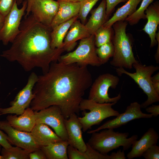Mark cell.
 I'll return each mask as SVG.
<instances>
[{
    "mask_svg": "<svg viewBox=\"0 0 159 159\" xmlns=\"http://www.w3.org/2000/svg\"><path fill=\"white\" fill-rule=\"evenodd\" d=\"M92 84V75L87 66L53 62L47 72L38 76L30 107L37 111L56 105L67 119L71 114L79 113L85 92Z\"/></svg>",
    "mask_w": 159,
    "mask_h": 159,
    "instance_id": "6da1fadb",
    "label": "cell"
},
{
    "mask_svg": "<svg viewBox=\"0 0 159 159\" xmlns=\"http://www.w3.org/2000/svg\"><path fill=\"white\" fill-rule=\"evenodd\" d=\"M19 29L11 47L0 56L10 62H17L26 72L37 67L43 73L47 72L51 63L57 61L65 51L63 47L51 48L52 29L38 21L32 14L21 22Z\"/></svg>",
    "mask_w": 159,
    "mask_h": 159,
    "instance_id": "7a4b0ae2",
    "label": "cell"
},
{
    "mask_svg": "<svg viewBox=\"0 0 159 159\" xmlns=\"http://www.w3.org/2000/svg\"><path fill=\"white\" fill-rule=\"evenodd\" d=\"M127 24L126 21H121L112 25L114 34L112 42L114 52L110 64L116 68L130 69L137 61L132 51V42L126 33Z\"/></svg>",
    "mask_w": 159,
    "mask_h": 159,
    "instance_id": "3957f363",
    "label": "cell"
},
{
    "mask_svg": "<svg viewBox=\"0 0 159 159\" xmlns=\"http://www.w3.org/2000/svg\"><path fill=\"white\" fill-rule=\"evenodd\" d=\"M91 134L87 143L94 149L105 155L120 146L122 147L124 151L128 150L138 137L137 135H134L128 138V132H115L111 129H103L100 132Z\"/></svg>",
    "mask_w": 159,
    "mask_h": 159,
    "instance_id": "277c9868",
    "label": "cell"
},
{
    "mask_svg": "<svg viewBox=\"0 0 159 159\" xmlns=\"http://www.w3.org/2000/svg\"><path fill=\"white\" fill-rule=\"evenodd\" d=\"M132 66L135 69V72H129L123 68H116L115 69L118 75L125 74L132 78L147 95V100L140 104L141 108H145L159 101V94L154 89L151 80L152 75L159 69V67L152 65L147 66L138 61L134 63Z\"/></svg>",
    "mask_w": 159,
    "mask_h": 159,
    "instance_id": "5b68a950",
    "label": "cell"
},
{
    "mask_svg": "<svg viewBox=\"0 0 159 159\" xmlns=\"http://www.w3.org/2000/svg\"><path fill=\"white\" fill-rule=\"evenodd\" d=\"M117 102L100 103L88 99H83L79 106L83 111V116L78 117L84 132L92 126L98 125L105 119L110 117L116 116L120 113L112 108Z\"/></svg>",
    "mask_w": 159,
    "mask_h": 159,
    "instance_id": "8992f818",
    "label": "cell"
},
{
    "mask_svg": "<svg viewBox=\"0 0 159 159\" xmlns=\"http://www.w3.org/2000/svg\"><path fill=\"white\" fill-rule=\"evenodd\" d=\"M94 35L80 40L77 48L74 51L61 56L58 61L66 64L76 63L81 66L88 65L99 67L102 63L96 52Z\"/></svg>",
    "mask_w": 159,
    "mask_h": 159,
    "instance_id": "52a82bcc",
    "label": "cell"
},
{
    "mask_svg": "<svg viewBox=\"0 0 159 159\" xmlns=\"http://www.w3.org/2000/svg\"><path fill=\"white\" fill-rule=\"evenodd\" d=\"M119 81L118 77L110 73L100 75L91 86L88 99L100 103L117 102L121 98L120 93L110 97L108 92L110 88L115 89Z\"/></svg>",
    "mask_w": 159,
    "mask_h": 159,
    "instance_id": "ba28073f",
    "label": "cell"
},
{
    "mask_svg": "<svg viewBox=\"0 0 159 159\" xmlns=\"http://www.w3.org/2000/svg\"><path fill=\"white\" fill-rule=\"evenodd\" d=\"M22 3V7L19 9L16 0H14L11 10L5 16L3 27L0 31V41L4 45L12 43L20 32L21 21L27 6L26 0Z\"/></svg>",
    "mask_w": 159,
    "mask_h": 159,
    "instance_id": "9c48e42d",
    "label": "cell"
},
{
    "mask_svg": "<svg viewBox=\"0 0 159 159\" xmlns=\"http://www.w3.org/2000/svg\"><path fill=\"white\" fill-rule=\"evenodd\" d=\"M38 76L34 72L31 73L26 85L18 92L14 100L10 102V106L0 108V116L8 114L19 115L29 107L34 97L33 90L37 81Z\"/></svg>",
    "mask_w": 159,
    "mask_h": 159,
    "instance_id": "30bf717a",
    "label": "cell"
},
{
    "mask_svg": "<svg viewBox=\"0 0 159 159\" xmlns=\"http://www.w3.org/2000/svg\"><path fill=\"white\" fill-rule=\"evenodd\" d=\"M34 111L36 124L43 123L50 126L63 140H68L64 122L65 118L58 106L52 105L39 111Z\"/></svg>",
    "mask_w": 159,
    "mask_h": 159,
    "instance_id": "8fae6325",
    "label": "cell"
},
{
    "mask_svg": "<svg viewBox=\"0 0 159 159\" xmlns=\"http://www.w3.org/2000/svg\"><path fill=\"white\" fill-rule=\"evenodd\" d=\"M59 3L57 1L32 0L27 4L25 17H27L31 12L38 21L50 27L51 23L57 11Z\"/></svg>",
    "mask_w": 159,
    "mask_h": 159,
    "instance_id": "7c38bea8",
    "label": "cell"
},
{
    "mask_svg": "<svg viewBox=\"0 0 159 159\" xmlns=\"http://www.w3.org/2000/svg\"><path fill=\"white\" fill-rule=\"evenodd\" d=\"M140 104L137 102L131 103L123 113L119 114L116 118L107 121L97 128L88 131L91 134L105 129H114L125 125L130 121L140 118H150L151 114L143 113L141 110Z\"/></svg>",
    "mask_w": 159,
    "mask_h": 159,
    "instance_id": "4fadbf2b",
    "label": "cell"
},
{
    "mask_svg": "<svg viewBox=\"0 0 159 159\" xmlns=\"http://www.w3.org/2000/svg\"><path fill=\"white\" fill-rule=\"evenodd\" d=\"M0 128L6 134L11 144L30 152L41 148L30 132L20 131L12 127L6 120L0 121Z\"/></svg>",
    "mask_w": 159,
    "mask_h": 159,
    "instance_id": "5bb4252c",
    "label": "cell"
},
{
    "mask_svg": "<svg viewBox=\"0 0 159 159\" xmlns=\"http://www.w3.org/2000/svg\"><path fill=\"white\" fill-rule=\"evenodd\" d=\"M64 122L67 131L69 145L83 152L87 148L83 138L82 126L76 114H71Z\"/></svg>",
    "mask_w": 159,
    "mask_h": 159,
    "instance_id": "9a60e30c",
    "label": "cell"
},
{
    "mask_svg": "<svg viewBox=\"0 0 159 159\" xmlns=\"http://www.w3.org/2000/svg\"><path fill=\"white\" fill-rule=\"evenodd\" d=\"M159 137L154 129L150 128L139 140H135L132 143V149L127 155L128 159L140 157L148 148L156 145Z\"/></svg>",
    "mask_w": 159,
    "mask_h": 159,
    "instance_id": "2e32d148",
    "label": "cell"
},
{
    "mask_svg": "<svg viewBox=\"0 0 159 159\" xmlns=\"http://www.w3.org/2000/svg\"><path fill=\"white\" fill-rule=\"evenodd\" d=\"M11 114L6 117V120L14 128L21 131L30 132L36 124L34 111L30 107L18 115Z\"/></svg>",
    "mask_w": 159,
    "mask_h": 159,
    "instance_id": "e0dca14e",
    "label": "cell"
},
{
    "mask_svg": "<svg viewBox=\"0 0 159 159\" xmlns=\"http://www.w3.org/2000/svg\"><path fill=\"white\" fill-rule=\"evenodd\" d=\"M147 22L142 30L149 36L150 39V47L156 45L158 42L156 38V31L159 24V2L150 4L145 11Z\"/></svg>",
    "mask_w": 159,
    "mask_h": 159,
    "instance_id": "ac0fdd59",
    "label": "cell"
},
{
    "mask_svg": "<svg viewBox=\"0 0 159 159\" xmlns=\"http://www.w3.org/2000/svg\"><path fill=\"white\" fill-rule=\"evenodd\" d=\"M85 24L77 20L70 26L64 40L63 48L69 52L77 44V41L91 35Z\"/></svg>",
    "mask_w": 159,
    "mask_h": 159,
    "instance_id": "d6986e66",
    "label": "cell"
},
{
    "mask_svg": "<svg viewBox=\"0 0 159 159\" xmlns=\"http://www.w3.org/2000/svg\"><path fill=\"white\" fill-rule=\"evenodd\" d=\"M57 11L50 26L52 29L56 26L78 15L80 2L58 1Z\"/></svg>",
    "mask_w": 159,
    "mask_h": 159,
    "instance_id": "ffe728a7",
    "label": "cell"
},
{
    "mask_svg": "<svg viewBox=\"0 0 159 159\" xmlns=\"http://www.w3.org/2000/svg\"><path fill=\"white\" fill-rule=\"evenodd\" d=\"M30 132L41 147L63 140L49 126L43 123L36 124Z\"/></svg>",
    "mask_w": 159,
    "mask_h": 159,
    "instance_id": "44dd1931",
    "label": "cell"
},
{
    "mask_svg": "<svg viewBox=\"0 0 159 159\" xmlns=\"http://www.w3.org/2000/svg\"><path fill=\"white\" fill-rule=\"evenodd\" d=\"M106 11V1L102 0L98 6L91 11V16L85 24L91 35H94L97 30L109 19Z\"/></svg>",
    "mask_w": 159,
    "mask_h": 159,
    "instance_id": "7402d4cb",
    "label": "cell"
},
{
    "mask_svg": "<svg viewBox=\"0 0 159 159\" xmlns=\"http://www.w3.org/2000/svg\"><path fill=\"white\" fill-rule=\"evenodd\" d=\"M142 0H128L125 4L119 8L113 16L102 25L106 27H112L115 22L125 21L126 18L132 15L137 10V7Z\"/></svg>",
    "mask_w": 159,
    "mask_h": 159,
    "instance_id": "603a6c76",
    "label": "cell"
},
{
    "mask_svg": "<svg viewBox=\"0 0 159 159\" xmlns=\"http://www.w3.org/2000/svg\"><path fill=\"white\" fill-rule=\"evenodd\" d=\"M78 16L55 26L51 33V46L53 49L63 48L64 40L72 23L77 19Z\"/></svg>",
    "mask_w": 159,
    "mask_h": 159,
    "instance_id": "cb8c5ba5",
    "label": "cell"
},
{
    "mask_svg": "<svg viewBox=\"0 0 159 159\" xmlns=\"http://www.w3.org/2000/svg\"><path fill=\"white\" fill-rule=\"evenodd\" d=\"M69 143L64 140L42 147L46 159H68L67 149Z\"/></svg>",
    "mask_w": 159,
    "mask_h": 159,
    "instance_id": "d4e9b609",
    "label": "cell"
},
{
    "mask_svg": "<svg viewBox=\"0 0 159 159\" xmlns=\"http://www.w3.org/2000/svg\"><path fill=\"white\" fill-rule=\"evenodd\" d=\"M87 148L83 152L69 145L67 153L69 159H110V155L102 154L86 143Z\"/></svg>",
    "mask_w": 159,
    "mask_h": 159,
    "instance_id": "484cf974",
    "label": "cell"
},
{
    "mask_svg": "<svg viewBox=\"0 0 159 159\" xmlns=\"http://www.w3.org/2000/svg\"><path fill=\"white\" fill-rule=\"evenodd\" d=\"M1 153L3 159H29L30 152L19 147L12 146L9 148L3 147Z\"/></svg>",
    "mask_w": 159,
    "mask_h": 159,
    "instance_id": "4316f807",
    "label": "cell"
},
{
    "mask_svg": "<svg viewBox=\"0 0 159 159\" xmlns=\"http://www.w3.org/2000/svg\"><path fill=\"white\" fill-rule=\"evenodd\" d=\"M114 34V30L112 27L102 26L94 34L95 46L98 47L103 44L112 42Z\"/></svg>",
    "mask_w": 159,
    "mask_h": 159,
    "instance_id": "83f0119b",
    "label": "cell"
},
{
    "mask_svg": "<svg viewBox=\"0 0 159 159\" xmlns=\"http://www.w3.org/2000/svg\"><path fill=\"white\" fill-rule=\"evenodd\" d=\"M153 1L142 0L139 7L132 15L127 17L125 21L132 26L137 24L141 19H146L145 11Z\"/></svg>",
    "mask_w": 159,
    "mask_h": 159,
    "instance_id": "f1b7e54d",
    "label": "cell"
},
{
    "mask_svg": "<svg viewBox=\"0 0 159 159\" xmlns=\"http://www.w3.org/2000/svg\"><path fill=\"white\" fill-rule=\"evenodd\" d=\"M96 54L102 64L107 62L113 55L114 48L112 42L96 48Z\"/></svg>",
    "mask_w": 159,
    "mask_h": 159,
    "instance_id": "f546056e",
    "label": "cell"
},
{
    "mask_svg": "<svg viewBox=\"0 0 159 159\" xmlns=\"http://www.w3.org/2000/svg\"><path fill=\"white\" fill-rule=\"evenodd\" d=\"M100 0H83L80 3L78 18L81 22L85 24L88 14L97 2Z\"/></svg>",
    "mask_w": 159,
    "mask_h": 159,
    "instance_id": "4dcf8cb0",
    "label": "cell"
},
{
    "mask_svg": "<svg viewBox=\"0 0 159 159\" xmlns=\"http://www.w3.org/2000/svg\"><path fill=\"white\" fill-rule=\"evenodd\" d=\"M142 156L145 159H159V146L156 145L151 146L144 152Z\"/></svg>",
    "mask_w": 159,
    "mask_h": 159,
    "instance_id": "1f68e13d",
    "label": "cell"
},
{
    "mask_svg": "<svg viewBox=\"0 0 159 159\" xmlns=\"http://www.w3.org/2000/svg\"><path fill=\"white\" fill-rule=\"evenodd\" d=\"M14 0H0V13L5 16L10 11Z\"/></svg>",
    "mask_w": 159,
    "mask_h": 159,
    "instance_id": "d6a6232c",
    "label": "cell"
},
{
    "mask_svg": "<svg viewBox=\"0 0 159 159\" xmlns=\"http://www.w3.org/2000/svg\"><path fill=\"white\" fill-rule=\"evenodd\" d=\"M106 1V14L109 17L115 8L118 4L126 2L128 0H105Z\"/></svg>",
    "mask_w": 159,
    "mask_h": 159,
    "instance_id": "836d02e7",
    "label": "cell"
},
{
    "mask_svg": "<svg viewBox=\"0 0 159 159\" xmlns=\"http://www.w3.org/2000/svg\"><path fill=\"white\" fill-rule=\"evenodd\" d=\"M0 145L5 148H9L12 146L7 139L6 134L0 128Z\"/></svg>",
    "mask_w": 159,
    "mask_h": 159,
    "instance_id": "e575fe53",
    "label": "cell"
},
{
    "mask_svg": "<svg viewBox=\"0 0 159 159\" xmlns=\"http://www.w3.org/2000/svg\"><path fill=\"white\" fill-rule=\"evenodd\" d=\"M29 159H46L45 154L41 148L30 152Z\"/></svg>",
    "mask_w": 159,
    "mask_h": 159,
    "instance_id": "d590c367",
    "label": "cell"
},
{
    "mask_svg": "<svg viewBox=\"0 0 159 159\" xmlns=\"http://www.w3.org/2000/svg\"><path fill=\"white\" fill-rule=\"evenodd\" d=\"M146 111L153 116L156 117L159 114V105H152L145 108Z\"/></svg>",
    "mask_w": 159,
    "mask_h": 159,
    "instance_id": "8d00e7d4",
    "label": "cell"
},
{
    "mask_svg": "<svg viewBox=\"0 0 159 159\" xmlns=\"http://www.w3.org/2000/svg\"><path fill=\"white\" fill-rule=\"evenodd\" d=\"M151 80L154 89L159 94V72L151 77Z\"/></svg>",
    "mask_w": 159,
    "mask_h": 159,
    "instance_id": "74e56055",
    "label": "cell"
},
{
    "mask_svg": "<svg viewBox=\"0 0 159 159\" xmlns=\"http://www.w3.org/2000/svg\"><path fill=\"white\" fill-rule=\"evenodd\" d=\"M110 159H125L126 157L123 150L119 149L116 152H113L110 155Z\"/></svg>",
    "mask_w": 159,
    "mask_h": 159,
    "instance_id": "f35d334b",
    "label": "cell"
},
{
    "mask_svg": "<svg viewBox=\"0 0 159 159\" xmlns=\"http://www.w3.org/2000/svg\"><path fill=\"white\" fill-rule=\"evenodd\" d=\"M5 16L0 13V31L2 29L4 23Z\"/></svg>",
    "mask_w": 159,
    "mask_h": 159,
    "instance_id": "ab89813d",
    "label": "cell"
},
{
    "mask_svg": "<svg viewBox=\"0 0 159 159\" xmlns=\"http://www.w3.org/2000/svg\"><path fill=\"white\" fill-rule=\"evenodd\" d=\"M83 0H57L58 1H63L73 2H80Z\"/></svg>",
    "mask_w": 159,
    "mask_h": 159,
    "instance_id": "60d3db41",
    "label": "cell"
},
{
    "mask_svg": "<svg viewBox=\"0 0 159 159\" xmlns=\"http://www.w3.org/2000/svg\"><path fill=\"white\" fill-rule=\"evenodd\" d=\"M24 0H16V3L18 5H19L23 2ZM27 2V4H28L32 0H26Z\"/></svg>",
    "mask_w": 159,
    "mask_h": 159,
    "instance_id": "b9f144b4",
    "label": "cell"
},
{
    "mask_svg": "<svg viewBox=\"0 0 159 159\" xmlns=\"http://www.w3.org/2000/svg\"><path fill=\"white\" fill-rule=\"evenodd\" d=\"M1 146H0V153L1 152ZM0 159H3V157L1 155H0Z\"/></svg>",
    "mask_w": 159,
    "mask_h": 159,
    "instance_id": "7bdbcfd3",
    "label": "cell"
},
{
    "mask_svg": "<svg viewBox=\"0 0 159 159\" xmlns=\"http://www.w3.org/2000/svg\"><path fill=\"white\" fill-rule=\"evenodd\" d=\"M1 69V67H0V70Z\"/></svg>",
    "mask_w": 159,
    "mask_h": 159,
    "instance_id": "ee69618b",
    "label": "cell"
},
{
    "mask_svg": "<svg viewBox=\"0 0 159 159\" xmlns=\"http://www.w3.org/2000/svg\"><path fill=\"white\" fill-rule=\"evenodd\" d=\"M0 106L1 105H0V106Z\"/></svg>",
    "mask_w": 159,
    "mask_h": 159,
    "instance_id": "f6af8a7d",
    "label": "cell"
},
{
    "mask_svg": "<svg viewBox=\"0 0 159 159\" xmlns=\"http://www.w3.org/2000/svg\"><path fill=\"white\" fill-rule=\"evenodd\" d=\"M1 146V145H0V146Z\"/></svg>",
    "mask_w": 159,
    "mask_h": 159,
    "instance_id": "bcb514c9",
    "label": "cell"
}]
</instances>
